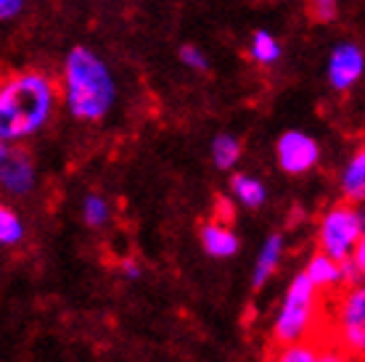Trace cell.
I'll list each match as a JSON object with an SVG mask.
<instances>
[{"label":"cell","mask_w":365,"mask_h":362,"mask_svg":"<svg viewBox=\"0 0 365 362\" xmlns=\"http://www.w3.org/2000/svg\"><path fill=\"white\" fill-rule=\"evenodd\" d=\"M56 82L43 72H16L0 82V143L35 135L56 109Z\"/></svg>","instance_id":"cell-1"},{"label":"cell","mask_w":365,"mask_h":362,"mask_svg":"<svg viewBox=\"0 0 365 362\" xmlns=\"http://www.w3.org/2000/svg\"><path fill=\"white\" fill-rule=\"evenodd\" d=\"M61 93L69 111L83 122H98L109 114L117 98V85L109 66L88 48H74L66 56Z\"/></svg>","instance_id":"cell-2"},{"label":"cell","mask_w":365,"mask_h":362,"mask_svg":"<svg viewBox=\"0 0 365 362\" xmlns=\"http://www.w3.org/2000/svg\"><path fill=\"white\" fill-rule=\"evenodd\" d=\"M323 331H326V312H323L320 291L302 272L299 278H294L292 289L283 299V307L273 328V344L281 346L323 338L326 336Z\"/></svg>","instance_id":"cell-3"},{"label":"cell","mask_w":365,"mask_h":362,"mask_svg":"<svg viewBox=\"0 0 365 362\" xmlns=\"http://www.w3.org/2000/svg\"><path fill=\"white\" fill-rule=\"evenodd\" d=\"M363 241V214L352 204H339L320 222V252L334 262L352 257V249Z\"/></svg>","instance_id":"cell-4"},{"label":"cell","mask_w":365,"mask_h":362,"mask_svg":"<svg viewBox=\"0 0 365 362\" xmlns=\"http://www.w3.org/2000/svg\"><path fill=\"white\" fill-rule=\"evenodd\" d=\"M326 338L341 349H347L352 357H360L365 349V294L360 286L347 289L336 307V317L331 323L326 317Z\"/></svg>","instance_id":"cell-5"},{"label":"cell","mask_w":365,"mask_h":362,"mask_svg":"<svg viewBox=\"0 0 365 362\" xmlns=\"http://www.w3.org/2000/svg\"><path fill=\"white\" fill-rule=\"evenodd\" d=\"M35 185V162L24 145L0 143V188L24 196Z\"/></svg>","instance_id":"cell-6"},{"label":"cell","mask_w":365,"mask_h":362,"mask_svg":"<svg viewBox=\"0 0 365 362\" xmlns=\"http://www.w3.org/2000/svg\"><path fill=\"white\" fill-rule=\"evenodd\" d=\"M318 143L304 133H286L278 140V162L283 172L302 175L318 164Z\"/></svg>","instance_id":"cell-7"},{"label":"cell","mask_w":365,"mask_h":362,"mask_svg":"<svg viewBox=\"0 0 365 362\" xmlns=\"http://www.w3.org/2000/svg\"><path fill=\"white\" fill-rule=\"evenodd\" d=\"M363 51L355 43H341L334 48L329 58V82L336 90H349L360 77H363Z\"/></svg>","instance_id":"cell-8"},{"label":"cell","mask_w":365,"mask_h":362,"mask_svg":"<svg viewBox=\"0 0 365 362\" xmlns=\"http://www.w3.org/2000/svg\"><path fill=\"white\" fill-rule=\"evenodd\" d=\"M304 275H307V281H310L320 294L341 286V264L334 262V259L326 257L323 252L312 257L310 264H307V270H304Z\"/></svg>","instance_id":"cell-9"},{"label":"cell","mask_w":365,"mask_h":362,"mask_svg":"<svg viewBox=\"0 0 365 362\" xmlns=\"http://www.w3.org/2000/svg\"><path fill=\"white\" fill-rule=\"evenodd\" d=\"M201 244H204V252L210 254V257H233L238 252V238L222 222L204 227L201 230Z\"/></svg>","instance_id":"cell-10"},{"label":"cell","mask_w":365,"mask_h":362,"mask_svg":"<svg viewBox=\"0 0 365 362\" xmlns=\"http://www.w3.org/2000/svg\"><path fill=\"white\" fill-rule=\"evenodd\" d=\"M315 352H318V338L281 346L273 344V352H270L267 362H315Z\"/></svg>","instance_id":"cell-11"},{"label":"cell","mask_w":365,"mask_h":362,"mask_svg":"<svg viewBox=\"0 0 365 362\" xmlns=\"http://www.w3.org/2000/svg\"><path fill=\"white\" fill-rule=\"evenodd\" d=\"M281 249H283V238L281 236H270L267 238L265 249L259 254V259H257V267H255V289H262L265 281L270 278V272L275 270V264L281 259Z\"/></svg>","instance_id":"cell-12"},{"label":"cell","mask_w":365,"mask_h":362,"mask_svg":"<svg viewBox=\"0 0 365 362\" xmlns=\"http://www.w3.org/2000/svg\"><path fill=\"white\" fill-rule=\"evenodd\" d=\"M249 53H252V58H255L257 63L270 66V63H275L278 58H281V46H278V40H275L270 32L259 29V32L252 35V48H249Z\"/></svg>","instance_id":"cell-13"},{"label":"cell","mask_w":365,"mask_h":362,"mask_svg":"<svg viewBox=\"0 0 365 362\" xmlns=\"http://www.w3.org/2000/svg\"><path fill=\"white\" fill-rule=\"evenodd\" d=\"M344 193L349 201H360L365 193V154L357 151L355 159L344 170Z\"/></svg>","instance_id":"cell-14"},{"label":"cell","mask_w":365,"mask_h":362,"mask_svg":"<svg viewBox=\"0 0 365 362\" xmlns=\"http://www.w3.org/2000/svg\"><path fill=\"white\" fill-rule=\"evenodd\" d=\"M233 193L238 196L241 204H247V207H252V209L262 207V201H265L262 182L255 180V177H249V175H236V177H233Z\"/></svg>","instance_id":"cell-15"},{"label":"cell","mask_w":365,"mask_h":362,"mask_svg":"<svg viewBox=\"0 0 365 362\" xmlns=\"http://www.w3.org/2000/svg\"><path fill=\"white\" fill-rule=\"evenodd\" d=\"M212 156H215V164L220 170H228L241 156V143L233 135H217L212 143Z\"/></svg>","instance_id":"cell-16"},{"label":"cell","mask_w":365,"mask_h":362,"mask_svg":"<svg viewBox=\"0 0 365 362\" xmlns=\"http://www.w3.org/2000/svg\"><path fill=\"white\" fill-rule=\"evenodd\" d=\"M24 236V227H21V219L14 209H9L6 204H0V244L11 246L19 244Z\"/></svg>","instance_id":"cell-17"},{"label":"cell","mask_w":365,"mask_h":362,"mask_svg":"<svg viewBox=\"0 0 365 362\" xmlns=\"http://www.w3.org/2000/svg\"><path fill=\"white\" fill-rule=\"evenodd\" d=\"M315 362H352V354H349L347 349H341L339 344H334L331 338H318Z\"/></svg>","instance_id":"cell-18"},{"label":"cell","mask_w":365,"mask_h":362,"mask_svg":"<svg viewBox=\"0 0 365 362\" xmlns=\"http://www.w3.org/2000/svg\"><path fill=\"white\" fill-rule=\"evenodd\" d=\"M109 219V207L101 196H88L85 199V222L91 227H101Z\"/></svg>","instance_id":"cell-19"},{"label":"cell","mask_w":365,"mask_h":362,"mask_svg":"<svg viewBox=\"0 0 365 362\" xmlns=\"http://www.w3.org/2000/svg\"><path fill=\"white\" fill-rule=\"evenodd\" d=\"M336 0H307V14L312 16V21L318 24H326V21H334L336 19Z\"/></svg>","instance_id":"cell-20"},{"label":"cell","mask_w":365,"mask_h":362,"mask_svg":"<svg viewBox=\"0 0 365 362\" xmlns=\"http://www.w3.org/2000/svg\"><path fill=\"white\" fill-rule=\"evenodd\" d=\"M180 61L191 69H207V56L201 53L196 46H182L180 48Z\"/></svg>","instance_id":"cell-21"},{"label":"cell","mask_w":365,"mask_h":362,"mask_svg":"<svg viewBox=\"0 0 365 362\" xmlns=\"http://www.w3.org/2000/svg\"><path fill=\"white\" fill-rule=\"evenodd\" d=\"M21 6H24V0H0V21L16 16Z\"/></svg>","instance_id":"cell-22"},{"label":"cell","mask_w":365,"mask_h":362,"mask_svg":"<svg viewBox=\"0 0 365 362\" xmlns=\"http://www.w3.org/2000/svg\"><path fill=\"white\" fill-rule=\"evenodd\" d=\"M125 272H128V275H130V278H135V275H138V267H135V264H125Z\"/></svg>","instance_id":"cell-23"}]
</instances>
